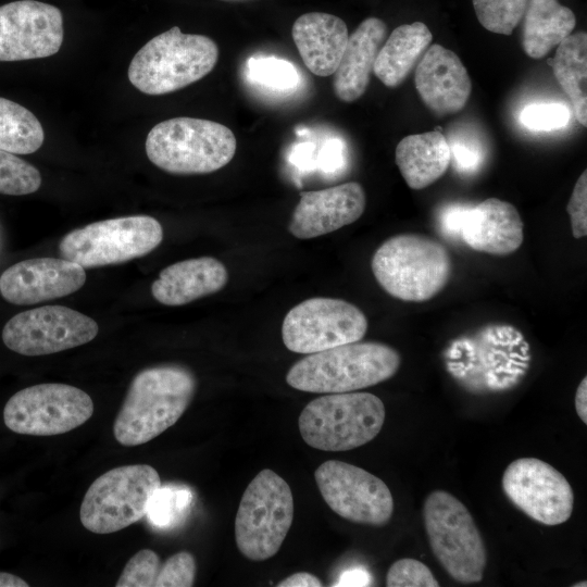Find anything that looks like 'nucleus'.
Listing matches in <instances>:
<instances>
[{
  "mask_svg": "<svg viewBox=\"0 0 587 587\" xmlns=\"http://www.w3.org/2000/svg\"><path fill=\"white\" fill-rule=\"evenodd\" d=\"M395 157L407 185L415 190L435 183L451 163L448 141L437 130L402 138L397 145Z\"/></svg>",
  "mask_w": 587,
  "mask_h": 587,
  "instance_id": "nucleus-24",
  "label": "nucleus"
},
{
  "mask_svg": "<svg viewBox=\"0 0 587 587\" xmlns=\"http://www.w3.org/2000/svg\"><path fill=\"white\" fill-rule=\"evenodd\" d=\"M573 586L574 587H578V586H584L585 587V586H587V584H586V582H583L580 584H574Z\"/></svg>",
  "mask_w": 587,
  "mask_h": 587,
  "instance_id": "nucleus-44",
  "label": "nucleus"
},
{
  "mask_svg": "<svg viewBox=\"0 0 587 587\" xmlns=\"http://www.w3.org/2000/svg\"><path fill=\"white\" fill-rule=\"evenodd\" d=\"M227 280V270L217 259H188L163 268L151 285V294L161 304L184 305L220 291Z\"/></svg>",
  "mask_w": 587,
  "mask_h": 587,
  "instance_id": "nucleus-22",
  "label": "nucleus"
},
{
  "mask_svg": "<svg viewBox=\"0 0 587 587\" xmlns=\"http://www.w3.org/2000/svg\"><path fill=\"white\" fill-rule=\"evenodd\" d=\"M63 36L62 12L52 4L18 0L0 7V62L53 55Z\"/></svg>",
  "mask_w": 587,
  "mask_h": 587,
  "instance_id": "nucleus-16",
  "label": "nucleus"
},
{
  "mask_svg": "<svg viewBox=\"0 0 587 587\" xmlns=\"http://www.w3.org/2000/svg\"><path fill=\"white\" fill-rule=\"evenodd\" d=\"M370 582L371 577L365 571L354 569L345 572L334 586H367Z\"/></svg>",
  "mask_w": 587,
  "mask_h": 587,
  "instance_id": "nucleus-41",
  "label": "nucleus"
},
{
  "mask_svg": "<svg viewBox=\"0 0 587 587\" xmlns=\"http://www.w3.org/2000/svg\"><path fill=\"white\" fill-rule=\"evenodd\" d=\"M248 72L252 80L276 90L292 89L298 83L295 66L286 60L273 57L249 59Z\"/></svg>",
  "mask_w": 587,
  "mask_h": 587,
  "instance_id": "nucleus-33",
  "label": "nucleus"
},
{
  "mask_svg": "<svg viewBox=\"0 0 587 587\" xmlns=\"http://www.w3.org/2000/svg\"><path fill=\"white\" fill-rule=\"evenodd\" d=\"M523 18L522 45L532 59L546 57L576 25L574 12L558 0H528Z\"/></svg>",
  "mask_w": 587,
  "mask_h": 587,
  "instance_id": "nucleus-26",
  "label": "nucleus"
},
{
  "mask_svg": "<svg viewBox=\"0 0 587 587\" xmlns=\"http://www.w3.org/2000/svg\"><path fill=\"white\" fill-rule=\"evenodd\" d=\"M433 35L422 22L396 27L382 45L374 62V75L389 88L401 85L429 47Z\"/></svg>",
  "mask_w": 587,
  "mask_h": 587,
  "instance_id": "nucleus-25",
  "label": "nucleus"
},
{
  "mask_svg": "<svg viewBox=\"0 0 587 587\" xmlns=\"http://www.w3.org/2000/svg\"><path fill=\"white\" fill-rule=\"evenodd\" d=\"M0 587H28V583L14 574L0 572Z\"/></svg>",
  "mask_w": 587,
  "mask_h": 587,
  "instance_id": "nucleus-43",
  "label": "nucleus"
},
{
  "mask_svg": "<svg viewBox=\"0 0 587 587\" xmlns=\"http://www.w3.org/2000/svg\"><path fill=\"white\" fill-rule=\"evenodd\" d=\"M451 258L444 245L416 234L385 240L372 258V272L390 296L422 302L436 296L451 275Z\"/></svg>",
  "mask_w": 587,
  "mask_h": 587,
  "instance_id": "nucleus-5",
  "label": "nucleus"
},
{
  "mask_svg": "<svg viewBox=\"0 0 587 587\" xmlns=\"http://www.w3.org/2000/svg\"><path fill=\"white\" fill-rule=\"evenodd\" d=\"M423 519L430 549L457 582L483 579L487 552L467 508L453 495L435 490L425 499Z\"/></svg>",
  "mask_w": 587,
  "mask_h": 587,
  "instance_id": "nucleus-7",
  "label": "nucleus"
},
{
  "mask_svg": "<svg viewBox=\"0 0 587 587\" xmlns=\"http://www.w3.org/2000/svg\"><path fill=\"white\" fill-rule=\"evenodd\" d=\"M460 236L475 251L507 255L523 242V222L513 204L488 198L466 208Z\"/></svg>",
  "mask_w": 587,
  "mask_h": 587,
  "instance_id": "nucleus-20",
  "label": "nucleus"
},
{
  "mask_svg": "<svg viewBox=\"0 0 587 587\" xmlns=\"http://www.w3.org/2000/svg\"><path fill=\"white\" fill-rule=\"evenodd\" d=\"M414 84L424 104L440 116L460 112L472 90L467 70L459 57L440 45H433L424 52Z\"/></svg>",
  "mask_w": 587,
  "mask_h": 587,
  "instance_id": "nucleus-19",
  "label": "nucleus"
},
{
  "mask_svg": "<svg viewBox=\"0 0 587 587\" xmlns=\"http://www.w3.org/2000/svg\"><path fill=\"white\" fill-rule=\"evenodd\" d=\"M575 409L583 423L587 424V377L582 379L576 389Z\"/></svg>",
  "mask_w": 587,
  "mask_h": 587,
  "instance_id": "nucleus-42",
  "label": "nucleus"
},
{
  "mask_svg": "<svg viewBox=\"0 0 587 587\" xmlns=\"http://www.w3.org/2000/svg\"><path fill=\"white\" fill-rule=\"evenodd\" d=\"M555 78L574 107L577 121L587 125V35L567 36L557 48L552 60Z\"/></svg>",
  "mask_w": 587,
  "mask_h": 587,
  "instance_id": "nucleus-27",
  "label": "nucleus"
},
{
  "mask_svg": "<svg viewBox=\"0 0 587 587\" xmlns=\"http://www.w3.org/2000/svg\"><path fill=\"white\" fill-rule=\"evenodd\" d=\"M98 332L97 322L76 310L43 305L11 317L2 329V341L18 354L36 357L85 345Z\"/></svg>",
  "mask_w": 587,
  "mask_h": 587,
  "instance_id": "nucleus-13",
  "label": "nucleus"
},
{
  "mask_svg": "<svg viewBox=\"0 0 587 587\" xmlns=\"http://www.w3.org/2000/svg\"><path fill=\"white\" fill-rule=\"evenodd\" d=\"M192 499V492L186 486H160L150 499L146 516L153 527L170 529L187 515Z\"/></svg>",
  "mask_w": 587,
  "mask_h": 587,
  "instance_id": "nucleus-29",
  "label": "nucleus"
},
{
  "mask_svg": "<svg viewBox=\"0 0 587 587\" xmlns=\"http://www.w3.org/2000/svg\"><path fill=\"white\" fill-rule=\"evenodd\" d=\"M236 148V137L227 126L186 116L154 125L145 143L151 163L175 175L215 172L232 161Z\"/></svg>",
  "mask_w": 587,
  "mask_h": 587,
  "instance_id": "nucleus-3",
  "label": "nucleus"
},
{
  "mask_svg": "<svg viewBox=\"0 0 587 587\" xmlns=\"http://www.w3.org/2000/svg\"><path fill=\"white\" fill-rule=\"evenodd\" d=\"M366 329L367 319L354 304L316 297L298 303L286 314L282 338L288 350L311 354L359 341Z\"/></svg>",
  "mask_w": 587,
  "mask_h": 587,
  "instance_id": "nucleus-12",
  "label": "nucleus"
},
{
  "mask_svg": "<svg viewBox=\"0 0 587 587\" xmlns=\"http://www.w3.org/2000/svg\"><path fill=\"white\" fill-rule=\"evenodd\" d=\"M502 489L519 510L540 524L559 525L572 515L574 494L570 483L542 460L512 461L503 472Z\"/></svg>",
  "mask_w": 587,
  "mask_h": 587,
  "instance_id": "nucleus-15",
  "label": "nucleus"
},
{
  "mask_svg": "<svg viewBox=\"0 0 587 587\" xmlns=\"http://www.w3.org/2000/svg\"><path fill=\"white\" fill-rule=\"evenodd\" d=\"M85 282V268L73 261L35 258L17 262L1 274L0 294L12 304L28 305L68 296Z\"/></svg>",
  "mask_w": 587,
  "mask_h": 587,
  "instance_id": "nucleus-17",
  "label": "nucleus"
},
{
  "mask_svg": "<svg viewBox=\"0 0 587 587\" xmlns=\"http://www.w3.org/2000/svg\"><path fill=\"white\" fill-rule=\"evenodd\" d=\"M480 25L495 34L511 35L519 25L528 0H472Z\"/></svg>",
  "mask_w": 587,
  "mask_h": 587,
  "instance_id": "nucleus-30",
  "label": "nucleus"
},
{
  "mask_svg": "<svg viewBox=\"0 0 587 587\" xmlns=\"http://www.w3.org/2000/svg\"><path fill=\"white\" fill-rule=\"evenodd\" d=\"M196 560L187 551L171 555L161 565L154 587H190L195 583Z\"/></svg>",
  "mask_w": 587,
  "mask_h": 587,
  "instance_id": "nucleus-37",
  "label": "nucleus"
},
{
  "mask_svg": "<svg viewBox=\"0 0 587 587\" xmlns=\"http://www.w3.org/2000/svg\"><path fill=\"white\" fill-rule=\"evenodd\" d=\"M322 582L313 574L299 572L282 580L278 587H320Z\"/></svg>",
  "mask_w": 587,
  "mask_h": 587,
  "instance_id": "nucleus-40",
  "label": "nucleus"
},
{
  "mask_svg": "<svg viewBox=\"0 0 587 587\" xmlns=\"http://www.w3.org/2000/svg\"><path fill=\"white\" fill-rule=\"evenodd\" d=\"M161 567L160 557L151 549H141L124 566L116 587H154Z\"/></svg>",
  "mask_w": 587,
  "mask_h": 587,
  "instance_id": "nucleus-34",
  "label": "nucleus"
},
{
  "mask_svg": "<svg viewBox=\"0 0 587 587\" xmlns=\"http://www.w3.org/2000/svg\"><path fill=\"white\" fill-rule=\"evenodd\" d=\"M162 239V226L154 217L123 216L95 222L67 233L59 243V252L63 259L91 268L143 257Z\"/></svg>",
  "mask_w": 587,
  "mask_h": 587,
  "instance_id": "nucleus-10",
  "label": "nucleus"
},
{
  "mask_svg": "<svg viewBox=\"0 0 587 587\" xmlns=\"http://www.w3.org/2000/svg\"><path fill=\"white\" fill-rule=\"evenodd\" d=\"M193 374L180 365L140 371L132 380L113 423L115 440L126 447L146 444L173 426L196 392Z\"/></svg>",
  "mask_w": 587,
  "mask_h": 587,
  "instance_id": "nucleus-1",
  "label": "nucleus"
},
{
  "mask_svg": "<svg viewBox=\"0 0 587 587\" xmlns=\"http://www.w3.org/2000/svg\"><path fill=\"white\" fill-rule=\"evenodd\" d=\"M43 139V128L28 109L0 97V150L29 154L42 146Z\"/></svg>",
  "mask_w": 587,
  "mask_h": 587,
  "instance_id": "nucleus-28",
  "label": "nucleus"
},
{
  "mask_svg": "<svg viewBox=\"0 0 587 587\" xmlns=\"http://www.w3.org/2000/svg\"><path fill=\"white\" fill-rule=\"evenodd\" d=\"M365 192L357 182L320 190L301 191L288 229L299 239H311L352 224L365 210Z\"/></svg>",
  "mask_w": 587,
  "mask_h": 587,
  "instance_id": "nucleus-18",
  "label": "nucleus"
},
{
  "mask_svg": "<svg viewBox=\"0 0 587 587\" xmlns=\"http://www.w3.org/2000/svg\"><path fill=\"white\" fill-rule=\"evenodd\" d=\"M314 477L327 505L342 519L373 526L390 521L394 499L377 476L355 465L328 460L315 470Z\"/></svg>",
  "mask_w": 587,
  "mask_h": 587,
  "instance_id": "nucleus-14",
  "label": "nucleus"
},
{
  "mask_svg": "<svg viewBox=\"0 0 587 587\" xmlns=\"http://www.w3.org/2000/svg\"><path fill=\"white\" fill-rule=\"evenodd\" d=\"M218 60L210 37L184 34L179 27L150 39L134 55L128 79L139 91L159 96L179 90L207 76Z\"/></svg>",
  "mask_w": 587,
  "mask_h": 587,
  "instance_id": "nucleus-4",
  "label": "nucleus"
},
{
  "mask_svg": "<svg viewBox=\"0 0 587 587\" xmlns=\"http://www.w3.org/2000/svg\"><path fill=\"white\" fill-rule=\"evenodd\" d=\"M161 486L157 470L148 464L123 465L109 470L86 491L79 519L95 534H111L140 521L150 499Z\"/></svg>",
  "mask_w": 587,
  "mask_h": 587,
  "instance_id": "nucleus-9",
  "label": "nucleus"
},
{
  "mask_svg": "<svg viewBox=\"0 0 587 587\" xmlns=\"http://www.w3.org/2000/svg\"><path fill=\"white\" fill-rule=\"evenodd\" d=\"M467 205L453 204L450 205L441 214L442 228L450 234H459L461 230L462 221Z\"/></svg>",
  "mask_w": 587,
  "mask_h": 587,
  "instance_id": "nucleus-39",
  "label": "nucleus"
},
{
  "mask_svg": "<svg viewBox=\"0 0 587 587\" xmlns=\"http://www.w3.org/2000/svg\"><path fill=\"white\" fill-rule=\"evenodd\" d=\"M40 185L41 175L34 165L16 157L14 153L0 150L1 195H29L37 191Z\"/></svg>",
  "mask_w": 587,
  "mask_h": 587,
  "instance_id": "nucleus-31",
  "label": "nucleus"
},
{
  "mask_svg": "<svg viewBox=\"0 0 587 587\" xmlns=\"http://www.w3.org/2000/svg\"><path fill=\"white\" fill-rule=\"evenodd\" d=\"M388 587H438L430 570L421 561L404 558L391 564L386 576Z\"/></svg>",
  "mask_w": 587,
  "mask_h": 587,
  "instance_id": "nucleus-36",
  "label": "nucleus"
},
{
  "mask_svg": "<svg viewBox=\"0 0 587 587\" xmlns=\"http://www.w3.org/2000/svg\"><path fill=\"white\" fill-rule=\"evenodd\" d=\"M386 35L387 25L383 20L367 17L348 37L339 65L333 74L334 92L340 101L353 102L364 95Z\"/></svg>",
  "mask_w": 587,
  "mask_h": 587,
  "instance_id": "nucleus-23",
  "label": "nucleus"
},
{
  "mask_svg": "<svg viewBox=\"0 0 587 587\" xmlns=\"http://www.w3.org/2000/svg\"><path fill=\"white\" fill-rule=\"evenodd\" d=\"M225 1H242V0H225Z\"/></svg>",
  "mask_w": 587,
  "mask_h": 587,
  "instance_id": "nucleus-45",
  "label": "nucleus"
},
{
  "mask_svg": "<svg viewBox=\"0 0 587 587\" xmlns=\"http://www.w3.org/2000/svg\"><path fill=\"white\" fill-rule=\"evenodd\" d=\"M294 519L289 485L270 469L260 471L247 486L235 519V539L240 553L264 561L282 547Z\"/></svg>",
  "mask_w": 587,
  "mask_h": 587,
  "instance_id": "nucleus-8",
  "label": "nucleus"
},
{
  "mask_svg": "<svg viewBox=\"0 0 587 587\" xmlns=\"http://www.w3.org/2000/svg\"><path fill=\"white\" fill-rule=\"evenodd\" d=\"M446 139L455 170L464 174L477 172L486 159V145L482 136L474 128L460 125Z\"/></svg>",
  "mask_w": 587,
  "mask_h": 587,
  "instance_id": "nucleus-32",
  "label": "nucleus"
},
{
  "mask_svg": "<svg viewBox=\"0 0 587 587\" xmlns=\"http://www.w3.org/2000/svg\"><path fill=\"white\" fill-rule=\"evenodd\" d=\"M571 118L569 108L562 103H534L526 105L521 114L522 125L534 132H551L564 128Z\"/></svg>",
  "mask_w": 587,
  "mask_h": 587,
  "instance_id": "nucleus-35",
  "label": "nucleus"
},
{
  "mask_svg": "<svg viewBox=\"0 0 587 587\" xmlns=\"http://www.w3.org/2000/svg\"><path fill=\"white\" fill-rule=\"evenodd\" d=\"M400 355L388 345L375 341L349 342L308 354L286 375L287 384L314 394L349 392L392 377Z\"/></svg>",
  "mask_w": 587,
  "mask_h": 587,
  "instance_id": "nucleus-2",
  "label": "nucleus"
},
{
  "mask_svg": "<svg viewBox=\"0 0 587 587\" xmlns=\"http://www.w3.org/2000/svg\"><path fill=\"white\" fill-rule=\"evenodd\" d=\"M92 414V399L84 390L43 383L15 392L3 409V421L16 434L53 436L79 427Z\"/></svg>",
  "mask_w": 587,
  "mask_h": 587,
  "instance_id": "nucleus-11",
  "label": "nucleus"
},
{
  "mask_svg": "<svg viewBox=\"0 0 587 587\" xmlns=\"http://www.w3.org/2000/svg\"><path fill=\"white\" fill-rule=\"evenodd\" d=\"M385 414L383 401L373 394H327L304 407L298 425L310 447L348 451L373 440L384 425Z\"/></svg>",
  "mask_w": 587,
  "mask_h": 587,
  "instance_id": "nucleus-6",
  "label": "nucleus"
},
{
  "mask_svg": "<svg viewBox=\"0 0 587 587\" xmlns=\"http://www.w3.org/2000/svg\"><path fill=\"white\" fill-rule=\"evenodd\" d=\"M291 36L304 65L321 77L335 73L349 37L344 20L325 12L300 15L294 22Z\"/></svg>",
  "mask_w": 587,
  "mask_h": 587,
  "instance_id": "nucleus-21",
  "label": "nucleus"
},
{
  "mask_svg": "<svg viewBox=\"0 0 587 587\" xmlns=\"http://www.w3.org/2000/svg\"><path fill=\"white\" fill-rule=\"evenodd\" d=\"M566 211L570 215L572 234L575 238L587 235V172L584 171L578 177Z\"/></svg>",
  "mask_w": 587,
  "mask_h": 587,
  "instance_id": "nucleus-38",
  "label": "nucleus"
}]
</instances>
